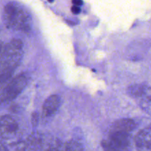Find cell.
<instances>
[{
  "instance_id": "cell-11",
  "label": "cell",
  "mask_w": 151,
  "mask_h": 151,
  "mask_svg": "<svg viewBox=\"0 0 151 151\" xmlns=\"http://www.w3.org/2000/svg\"><path fill=\"white\" fill-rule=\"evenodd\" d=\"M65 151H83V148L78 142L71 140L65 145Z\"/></svg>"
},
{
  "instance_id": "cell-9",
  "label": "cell",
  "mask_w": 151,
  "mask_h": 151,
  "mask_svg": "<svg viewBox=\"0 0 151 151\" xmlns=\"http://www.w3.org/2000/svg\"><path fill=\"white\" fill-rule=\"evenodd\" d=\"M150 86H147L146 83L142 84H134V85L131 86L128 88V95L131 96V97L135 99H139L141 97L147 90L149 89Z\"/></svg>"
},
{
  "instance_id": "cell-2",
  "label": "cell",
  "mask_w": 151,
  "mask_h": 151,
  "mask_svg": "<svg viewBox=\"0 0 151 151\" xmlns=\"http://www.w3.org/2000/svg\"><path fill=\"white\" fill-rule=\"evenodd\" d=\"M22 56L23 43L20 39H13L7 44H4L0 72L4 70L15 71L22 60Z\"/></svg>"
},
{
  "instance_id": "cell-10",
  "label": "cell",
  "mask_w": 151,
  "mask_h": 151,
  "mask_svg": "<svg viewBox=\"0 0 151 151\" xmlns=\"http://www.w3.org/2000/svg\"><path fill=\"white\" fill-rule=\"evenodd\" d=\"M26 145L27 147H29L32 150H38L41 145V139L40 136L37 134H32L28 139Z\"/></svg>"
},
{
  "instance_id": "cell-19",
  "label": "cell",
  "mask_w": 151,
  "mask_h": 151,
  "mask_svg": "<svg viewBox=\"0 0 151 151\" xmlns=\"http://www.w3.org/2000/svg\"><path fill=\"white\" fill-rule=\"evenodd\" d=\"M53 1H54V0H48V1H50V2H52Z\"/></svg>"
},
{
  "instance_id": "cell-13",
  "label": "cell",
  "mask_w": 151,
  "mask_h": 151,
  "mask_svg": "<svg viewBox=\"0 0 151 151\" xmlns=\"http://www.w3.org/2000/svg\"><path fill=\"white\" fill-rule=\"evenodd\" d=\"M38 120H39V119H38V114H37L36 112H35V113L32 114V117H31V122H32V126L36 127L37 125H38Z\"/></svg>"
},
{
  "instance_id": "cell-15",
  "label": "cell",
  "mask_w": 151,
  "mask_h": 151,
  "mask_svg": "<svg viewBox=\"0 0 151 151\" xmlns=\"http://www.w3.org/2000/svg\"><path fill=\"white\" fill-rule=\"evenodd\" d=\"M71 10H72V13L75 15H78L81 13V8L79 7H78V6L75 5L72 6V8H71Z\"/></svg>"
},
{
  "instance_id": "cell-18",
  "label": "cell",
  "mask_w": 151,
  "mask_h": 151,
  "mask_svg": "<svg viewBox=\"0 0 151 151\" xmlns=\"http://www.w3.org/2000/svg\"><path fill=\"white\" fill-rule=\"evenodd\" d=\"M47 151H60V150H59L58 147H49L48 150H47Z\"/></svg>"
},
{
  "instance_id": "cell-7",
  "label": "cell",
  "mask_w": 151,
  "mask_h": 151,
  "mask_svg": "<svg viewBox=\"0 0 151 151\" xmlns=\"http://www.w3.org/2000/svg\"><path fill=\"white\" fill-rule=\"evenodd\" d=\"M135 128V122L133 119H121L114 122L111 127L110 133H124L130 134Z\"/></svg>"
},
{
  "instance_id": "cell-17",
  "label": "cell",
  "mask_w": 151,
  "mask_h": 151,
  "mask_svg": "<svg viewBox=\"0 0 151 151\" xmlns=\"http://www.w3.org/2000/svg\"><path fill=\"white\" fill-rule=\"evenodd\" d=\"M0 151H8L6 146L1 142H0Z\"/></svg>"
},
{
  "instance_id": "cell-8",
  "label": "cell",
  "mask_w": 151,
  "mask_h": 151,
  "mask_svg": "<svg viewBox=\"0 0 151 151\" xmlns=\"http://www.w3.org/2000/svg\"><path fill=\"white\" fill-rule=\"evenodd\" d=\"M60 105V98L58 95H52L44 102L42 113L44 116H52L58 109Z\"/></svg>"
},
{
  "instance_id": "cell-1",
  "label": "cell",
  "mask_w": 151,
  "mask_h": 151,
  "mask_svg": "<svg viewBox=\"0 0 151 151\" xmlns=\"http://www.w3.org/2000/svg\"><path fill=\"white\" fill-rule=\"evenodd\" d=\"M3 22L9 29L27 32L31 28L29 14L14 2L9 3L4 7Z\"/></svg>"
},
{
  "instance_id": "cell-12",
  "label": "cell",
  "mask_w": 151,
  "mask_h": 151,
  "mask_svg": "<svg viewBox=\"0 0 151 151\" xmlns=\"http://www.w3.org/2000/svg\"><path fill=\"white\" fill-rule=\"evenodd\" d=\"M26 149H27L26 143L21 142H19L16 144L15 151H26Z\"/></svg>"
},
{
  "instance_id": "cell-6",
  "label": "cell",
  "mask_w": 151,
  "mask_h": 151,
  "mask_svg": "<svg viewBox=\"0 0 151 151\" xmlns=\"http://www.w3.org/2000/svg\"><path fill=\"white\" fill-rule=\"evenodd\" d=\"M134 140L137 151H151L150 127L148 126L140 131Z\"/></svg>"
},
{
  "instance_id": "cell-3",
  "label": "cell",
  "mask_w": 151,
  "mask_h": 151,
  "mask_svg": "<svg viewBox=\"0 0 151 151\" xmlns=\"http://www.w3.org/2000/svg\"><path fill=\"white\" fill-rule=\"evenodd\" d=\"M27 84V78L22 74L11 80L4 88L0 94V104H4L14 100L24 90Z\"/></svg>"
},
{
  "instance_id": "cell-16",
  "label": "cell",
  "mask_w": 151,
  "mask_h": 151,
  "mask_svg": "<svg viewBox=\"0 0 151 151\" xmlns=\"http://www.w3.org/2000/svg\"><path fill=\"white\" fill-rule=\"evenodd\" d=\"M72 3H73L74 5L75 6H78V7H79V6L82 5L83 4V0H72Z\"/></svg>"
},
{
  "instance_id": "cell-14",
  "label": "cell",
  "mask_w": 151,
  "mask_h": 151,
  "mask_svg": "<svg viewBox=\"0 0 151 151\" xmlns=\"http://www.w3.org/2000/svg\"><path fill=\"white\" fill-rule=\"evenodd\" d=\"M4 42L0 41V69H1V63H2V55H3V49H4Z\"/></svg>"
},
{
  "instance_id": "cell-5",
  "label": "cell",
  "mask_w": 151,
  "mask_h": 151,
  "mask_svg": "<svg viewBox=\"0 0 151 151\" xmlns=\"http://www.w3.org/2000/svg\"><path fill=\"white\" fill-rule=\"evenodd\" d=\"M105 142L114 149L126 151L130 145V134L124 133H110L109 141Z\"/></svg>"
},
{
  "instance_id": "cell-4",
  "label": "cell",
  "mask_w": 151,
  "mask_h": 151,
  "mask_svg": "<svg viewBox=\"0 0 151 151\" xmlns=\"http://www.w3.org/2000/svg\"><path fill=\"white\" fill-rule=\"evenodd\" d=\"M19 129L17 122L12 116L5 115L0 118V138L10 139L16 136Z\"/></svg>"
}]
</instances>
